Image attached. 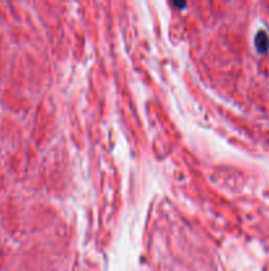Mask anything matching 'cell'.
Wrapping results in <instances>:
<instances>
[{
  "mask_svg": "<svg viewBox=\"0 0 269 271\" xmlns=\"http://www.w3.org/2000/svg\"><path fill=\"white\" fill-rule=\"evenodd\" d=\"M256 47L260 52H265L269 48V39L264 32H260L256 36Z\"/></svg>",
  "mask_w": 269,
  "mask_h": 271,
  "instance_id": "1",
  "label": "cell"
}]
</instances>
